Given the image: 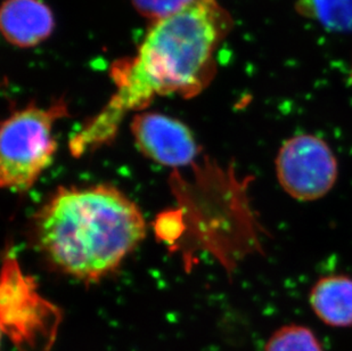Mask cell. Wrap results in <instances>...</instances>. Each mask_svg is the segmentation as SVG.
Returning <instances> with one entry per match:
<instances>
[{"label":"cell","instance_id":"8992f818","mask_svg":"<svg viewBox=\"0 0 352 351\" xmlns=\"http://www.w3.org/2000/svg\"><path fill=\"white\" fill-rule=\"evenodd\" d=\"M131 133L140 152L162 166H188L199 153V146L188 127L166 114H137L131 123Z\"/></svg>","mask_w":352,"mask_h":351},{"label":"cell","instance_id":"ba28073f","mask_svg":"<svg viewBox=\"0 0 352 351\" xmlns=\"http://www.w3.org/2000/svg\"><path fill=\"white\" fill-rule=\"evenodd\" d=\"M310 307L324 324L332 328L352 326V277L324 276L309 293Z\"/></svg>","mask_w":352,"mask_h":351},{"label":"cell","instance_id":"5b68a950","mask_svg":"<svg viewBox=\"0 0 352 351\" xmlns=\"http://www.w3.org/2000/svg\"><path fill=\"white\" fill-rule=\"evenodd\" d=\"M275 171L279 185L287 195L311 202L332 191L339 176V164L325 140L311 134H300L279 147Z\"/></svg>","mask_w":352,"mask_h":351},{"label":"cell","instance_id":"3957f363","mask_svg":"<svg viewBox=\"0 0 352 351\" xmlns=\"http://www.w3.org/2000/svg\"><path fill=\"white\" fill-rule=\"evenodd\" d=\"M67 105L48 109L28 106L3 121L0 130V184L13 192H27L47 169L56 152L54 123L67 116Z\"/></svg>","mask_w":352,"mask_h":351},{"label":"cell","instance_id":"52a82bcc","mask_svg":"<svg viewBox=\"0 0 352 351\" xmlns=\"http://www.w3.org/2000/svg\"><path fill=\"white\" fill-rule=\"evenodd\" d=\"M55 20L41 0H6L0 10V28L14 46L30 48L53 34Z\"/></svg>","mask_w":352,"mask_h":351},{"label":"cell","instance_id":"277c9868","mask_svg":"<svg viewBox=\"0 0 352 351\" xmlns=\"http://www.w3.org/2000/svg\"><path fill=\"white\" fill-rule=\"evenodd\" d=\"M62 315L38 293L12 257L5 260L1 285V328L17 351H50Z\"/></svg>","mask_w":352,"mask_h":351},{"label":"cell","instance_id":"7a4b0ae2","mask_svg":"<svg viewBox=\"0 0 352 351\" xmlns=\"http://www.w3.org/2000/svg\"><path fill=\"white\" fill-rule=\"evenodd\" d=\"M145 234L140 208L113 186L60 189L34 220V240L47 260L87 281L114 272Z\"/></svg>","mask_w":352,"mask_h":351},{"label":"cell","instance_id":"8fae6325","mask_svg":"<svg viewBox=\"0 0 352 351\" xmlns=\"http://www.w3.org/2000/svg\"><path fill=\"white\" fill-rule=\"evenodd\" d=\"M138 13L155 22L179 13L194 0H131Z\"/></svg>","mask_w":352,"mask_h":351},{"label":"cell","instance_id":"30bf717a","mask_svg":"<svg viewBox=\"0 0 352 351\" xmlns=\"http://www.w3.org/2000/svg\"><path fill=\"white\" fill-rule=\"evenodd\" d=\"M265 351H324L313 330L305 325L287 324L270 335Z\"/></svg>","mask_w":352,"mask_h":351},{"label":"cell","instance_id":"9c48e42d","mask_svg":"<svg viewBox=\"0 0 352 351\" xmlns=\"http://www.w3.org/2000/svg\"><path fill=\"white\" fill-rule=\"evenodd\" d=\"M301 13L333 30L352 28V0H300Z\"/></svg>","mask_w":352,"mask_h":351},{"label":"cell","instance_id":"6da1fadb","mask_svg":"<svg viewBox=\"0 0 352 351\" xmlns=\"http://www.w3.org/2000/svg\"><path fill=\"white\" fill-rule=\"evenodd\" d=\"M230 14L216 0H194L151 29L137 56L113 67L117 93L70 140L80 158L110 144L129 111L146 107L154 96H195L214 71V54L230 31Z\"/></svg>","mask_w":352,"mask_h":351}]
</instances>
